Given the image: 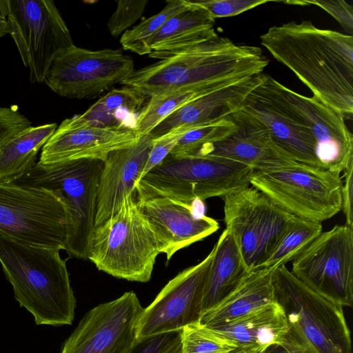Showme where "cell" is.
<instances>
[{
  "mask_svg": "<svg viewBox=\"0 0 353 353\" xmlns=\"http://www.w3.org/2000/svg\"><path fill=\"white\" fill-rule=\"evenodd\" d=\"M261 43L325 105L352 119L353 37L311 21L270 27Z\"/></svg>",
  "mask_w": 353,
  "mask_h": 353,
  "instance_id": "1",
  "label": "cell"
},
{
  "mask_svg": "<svg viewBox=\"0 0 353 353\" xmlns=\"http://www.w3.org/2000/svg\"><path fill=\"white\" fill-rule=\"evenodd\" d=\"M134 70L123 81L146 97L214 85H227L262 73L269 63L259 47L217 36L165 55Z\"/></svg>",
  "mask_w": 353,
  "mask_h": 353,
  "instance_id": "2",
  "label": "cell"
},
{
  "mask_svg": "<svg viewBox=\"0 0 353 353\" xmlns=\"http://www.w3.org/2000/svg\"><path fill=\"white\" fill-rule=\"evenodd\" d=\"M0 263L15 299L36 325L72 323L76 299L59 250L26 245L0 231Z\"/></svg>",
  "mask_w": 353,
  "mask_h": 353,
  "instance_id": "3",
  "label": "cell"
},
{
  "mask_svg": "<svg viewBox=\"0 0 353 353\" xmlns=\"http://www.w3.org/2000/svg\"><path fill=\"white\" fill-rule=\"evenodd\" d=\"M161 253L136 192L128 195L109 219L94 228L88 241L87 257L99 270L130 281H150Z\"/></svg>",
  "mask_w": 353,
  "mask_h": 353,
  "instance_id": "4",
  "label": "cell"
},
{
  "mask_svg": "<svg viewBox=\"0 0 353 353\" xmlns=\"http://www.w3.org/2000/svg\"><path fill=\"white\" fill-rule=\"evenodd\" d=\"M252 167L217 157L169 154L135 185L137 199L163 196L191 204L224 197L250 186Z\"/></svg>",
  "mask_w": 353,
  "mask_h": 353,
  "instance_id": "5",
  "label": "cell"
},
{
  "mask_svg": "<svg viewBox=\"0 0 353 353\" xmlns=\"http://www.w3.org/2000/svg\"><path fill=\"white\" fill-rule=\"evenodd\" d=\"M341 174L283 159L252 168L250 184L297 218L321 223L341 210Z\"/></svg>",
  "mask_w": 353,
  "mask_h": 353,
  "instance_id": "6",
  "label": "cell"
},
{
  "mask_svg": "<svg viewBox=\"0 0 353 353\" xmlns=\"http://www.w3.org/2000/svg\"><path fill=\"white\" fill-rule=\"evenodd\" d=\"M103 161L79 159L53 165L36 164L16 183L41 187L58 193L69 215L65 250L85 259L89 236L94 228L97 193Z\"/></svg>",
  "mask_w": 353,
  "mask_h": 353,
  "instance_id": "7",
  "label": "cell"
},
{
  "mask_svg": "<svg viewBox=\"0 0 353 353\" xmlns=\"http://www.w3.org/2000/svg\"><path fill=\"white\" fill-rule=\"evenodd\" d=\"M276 302L288 325L294 327L318 353H352L343 307L307 286L281 265L272 272Z\"/></svg>",
  "mask_w": 353,
  "mask_h": 353,
  "instance_id": "8",
  "label": "cell"
},
{
  "mask_svg": "<svg viewBox=\"0 0 353 353\" xmlns=\"http://www.w3.org/2000/svg\"><path fill=\"white\" fill-rule=\"evenodd\" d=\"M70 225L61 196L41 187L0 182V231L33 247L65 250Z\"/></svg>",
  "mask_w": 353,
  "mask_h": 353,
  "instance_id": "9",
  "label": "cell"
},
{
  "mask_svg": "<svg viewBox=\"0 0 353 353\" xmlns=\"http://www.w3.org/2000/svg\"><path fill=\"white\" fill-rule=\"evenodd\" d=\"M224 221L250 271L260 268L298 219L248 187L225 196Z\"/></svg>",
  "mask_w": 353,
  "mask_h": 353,
  "instance_id": "10",
  "label": "cell"
},
{
  "mask_svg": "<svg viewBox=\"0 0 353 353\" xmlns=\"http://www.w3.org/2000/svg\"><path fill=\"white\" fill-rule=\"evenodd\" d=\"M8 34L12 37L32 83H41L56 55L74 45L54 2L10 0Z\"/></svg>",
  "mask_w": 353,
  "mask_h": 353,
  "instance_id": "11",
  "label": "cell"
},
{
  "mask_svg": "<svg viewBox=\"0 0 353 353\" xmlns=\"http://www.w3.org/2000/svg\"><path fill=\"white\" fill-rule=\"evenodd\" d=\"M291 272L316 293L342 307L353 304V228L322 232L292 262Z\"/></svg>",
  "mask_w": 353,
  "mask_h": 353,
  "instance_id": "12",
  "label": "cell"
},
{
  "mask_svg": "<svg viewBox=\"0 0 353 353\" xmlns=\"http://www.w3.org/2000/svg\"><path fill=\"white\" fill-rule=\"evenodd\" d=\"M134 70L133 59L120 50H90L74 44L56 55L44 83L61 97L93 99Z\"/></svg>",
  "mask_w": 353,
  "mask_h": 353,
  "instance_id": "13",
  "label": "cell"
},
{
  "mask_svg": "<svg viewBox=\"0 0 353 353\" xmlns=\"http://www.w3.org/2000/svg\"><path fill=\"white\" fill-rule=\"evenodd\" d=\"M143 309L132 291L99 304L84 315L60 353H130Z\"/></svg>",
  "mask_w": 353,
  "mask_h": 353,
  "instance_id": "14",
  "label": "cell"
},
{
  "mask_svg": "<svg viewBox=\"0 0 353 353\" xmlns=\"http://www.w3.org/2000/svg\"><path fill=\"white\" fill-rule=\"evenodd\" d=\"M213 254L212 248L198 264L180 272L143 309L137 324V341L179 332L184 327L199 321L204 285Z\"/></svg>",
  "mask_w": 353,
  "mask_h": 353,
  "instance_id": "15",
  "label": "cell"
},
{
  "mask_svg": "<svg viewBox=\"0 0 353 353\" xmlns=\"http://www.w3.org/2000/svg\"><path fill=\"white\" fill-rule=\"evenodd\" d=\"M279 83L265 74L262 82L246 98L242 109L261 121L272 143L293 160L322 168L310 129L281 93Z\"/></svg>",
  "mask_w": 353,
  "mask_h": 353,
  "instance_id": "16",
  "label": "cell"
},
{
  "mask_svg": "<svg viewBox=\"0 0 353 353\" xmlns=\"http://www.w3.org/2000/svg\"><path fill=\"white\" fill-rule=\"evenodd\" d=\"M279 88L310 129L321 167L341 174L353 162V135L345 117L314 96L301 95L281 83Z\"/></svg>",
  "mask_w": 353,
  "mask_h": 353,
  "instance_id": "17",
  "label": "cell"
},
{
  "mask_svg": "<svg viewBox=\"0 0 353 353\" xmlns=\"http://www.w3.org/2000/svg\"><path fill=\"white\" fill-rule=\"evenodd\" d=\"M137 201L167 261L180 250L201 241L219 228L215 219L196 215L191 204L163 196L140 199Z\"/></svg>",
  "mask_w": 353,
  "mask_h": 353,
  "instance_id": "18",
  "label": "cell"
},
{
  "mask_svg": "<svg viewBox=\"0 0 353 353\" xmlns=\"http://www.w3.org/2000/svg\"><path fill=\"white\" fill-rule=\"evenodd\" d=\"M139 139L132 129L59 125L41 148L37 163L48 165L79 159L104 161L111 152L131 146Z\"/></svg>",
  "mask_w": 353,
  "mask_h": 353,
  "instance_id": "19",
  "label": "cell"
},
{
  "mask_svg": "<svg viewBox=\"0 0 353 353\" xmlns=\"http://www.w3.org/2000/svg\"><path fill=\"white\" fill-rule=\"evenodd\" d=\"M228 117L235 125L232 133L201 145L188 157H221L253 168L291 158L272 143L265 125L250 113L241 108Z\"/></svg>",
  "mask_w": 353,
  "mask_h": 353,
  "instance_id": "20",
  "label": "cell"
},
{
  "mask_svg": "<svg viewBox=\"0 0 353 353\" xmlns=\"http://www.w3.org/2000/svg\"><path fill=\"white\" fill-rule=\"evenodd\" d=\"M152 146L149 134L134 145L111 152L103 161L97 193L94 227L109 219L121 208L125 198L135 192L137 182Z\"/></svg>",
  "mask_w": 353,
  "mask_h": 353,
  "instance_id": "21",
  "label": "cell"
},
{
  "mask_svg": "<svg viewBox=\"0 0 353 353\" xmlns=\"http://www.w3.org/2000/svg\"><path fill=\"white\" fill-rule=\"evenodd\" d=\"M259 73L200 97L181 107L150 133L152 139L179 128L191 130L221 119L241 109L248 95L262 82Z\"/></svg>",
  "mask_w": 353,
  "mask_h": 353,
  "instance_id": "22",
  "label": "cell"
},
{
  "mask_svg": "<svg viewBox=\"0 0 353 353\" xmlns=\"http://www.w3.org/2000/svg\"><path fill=\"white\" fill-rule=\"evenodd\" d=\"M208 328L228 339L238 348L259 353L270 345L281 341L288 330V323L283 309L275 302L232 321Z\"/></svg>",
  "mask_w": 353,
  "mask_h": 353,
  "instance_id": "23",
  "label": "cell"
},
{
  "mask_svg": "<svg viewBox=\"0 0 353 353\" xmlns=\"http://www.w3.org/2000/svg\"><path fill=\"white\" fill-rule=\"evenodd\" d=\"M274 268H260L250 271L223 301L201 315L199 323L208 327H214L275 303L272 284Z\"/></svg>",
  "mask_w": 353,
  "mask_h": 353,
  "instance_id": "24",
  "label": "cell"
},
{
  "mask_svg": "<svg viewBox=\"0 0 353 353\" xmlns=\"http://www.w3.org/2000/svg\"><path fill=\"white\" fill-rule=\"evenodd\" d=\"M187 1L188 7L169 19L153 37L148 57L159 59L218 36L215 20L209 12L193 1Z\"/></svg>",
  "mask_w": 353,
  "mask_h": 353,
  "instance_id": "25",
  "label": "cell"
},
{
  "mask_svg": "<svg viewBox=\"0 0 353 353\" xmlns=\"http://www.w3.org/2000/svg\"><path fill=\"white\" fill-rule=\"evenodd\" d=\"M202 300V314L231 293L250 272L230 232L225 229L214 244Z\"/></svg>",
  "mask_w": 353,
  "mask_h": 353,
  "instance_id": "26",
  "label": "cell"
},
{
  "mask_svg": "<svg viewBox=\"0 0 353 353\" xmlns=\"http://www.w3.org/2000/svg\"><path fill=\"white\" fill-rule=\"evenodd\" d=\"M146 98L128 86L113 89L85 112L66 119L60 125L66 128L88 125L112 130L132 129L129 121H135Z\"/></svg>",
  "mask_w": 353,
  "mask_h": 353,
  "instance_id": "27",
  "label": "cell"
},
{
  "mask_svg": "<svg viewBox=\"0 0 353 353\" xmlns=\"http://www.w3.org/2000/svg\"><path fill=\"white\" fill-rule=\"evenodd\" d=\"M57 128V123L31 126L1 145L0 182H14L27 173Z\"/></svg>",
  "mask_w": 353,
  "mask_h": 353,
  "instance_id": "28",
  "label": "cell"
},
{
  "mask_svg": "<svg viewBox=\"0 0 353 353\" xmlns=\"http://www.w3.org/2000/svg\"><path fill=\"white\" fill-rule=\"evenodd\" d=\"M225 86L214 85L181 90L150 97L148 102L137 114L132 130L138 138L150 134L159 124L181 107Z\"/></svg>",
  "mask_w": 353,
  "mask_h": 353,
  "instance_id": "29",
  "label": "cell"
},
{
  "mask_svg": "<svg viewBox=\"0 0 353 353\" xmlns=\"http://www.w3.org/2000/svg\"><path fill=\"white\" fill-rule=\"evenodd\" d=\"M188 6L187 0L167 1L159 12L144 19L121 35L120 43L123 49L139 55H149L152 52L150 42L153 37L169 19L183 10Z\"/></svg>",
  "mask_w": 353,
  "mask_h": 353,
  "instance_id": "30",
  "label": "cell"
},
{
  "mask_svg": "<svg viewBox=\"0 0 353 353\" xmlns=\"http://www.w3.org/2000/svg\"><path fill=\"white\" fill-rule=\"evenodd\" d=\"M321 223L298 218L261 268L285 265L299 256L323 231Z\"/></svg>",
  "mask_w": 353,
  "mask_h": 353,
  "instance_id": "31",
  "label": "cell"
},
{
  "mask_svg": "<svg viewBox=\"0 0 353 353\" xmlns=\"http://www.w3.org/2000/svg\"><path fill=\"white\" fill-rule=\"evenodd\" d=\"M181 353H230L238 347L199 321L181 330Z\"/></svg>",
  "mask_w": 353,
  "mask_h": 353,
  "instance_id": "32",
  "label": "cell"
},
{
  "mask_svg": "<svg viewBox=\"0 0 353 353\" xmlns=\"http://www.w3.org/2000/svg\"><path fill=\"white\" fill-rule=\"evenodd\" d=\"M234 130L235 125L228 117L192 128L181 137L170 154L174 157H188L201 145L221 140Z\"/></svg>",
  "mask_w": 353,
  "mask_h": 353,
  "instance_id": "33",
  "label": "cell"
},
{
  "mask_svg": "<svg viewBox=\"0 0 353 353\" xmlns=\"http://www.w3.org/2000/svg\"><path fill=\"white\" fill-rule=\"evenodd\" d=\"M117 8L109 18L107 27L110 34L117 37L141 18L147 5L148 0L116 1Z\"/></svg>",
  "mask_w": 353,
  "mask_h": 353,
  "instance_id": "34",
  "label": "cell"
},
{
  "mask_svg": "<svg viewBox=\"0 0 353 353\" xmlns=\"http://www.w3.org/2000/svg\"><path fill=\"white\" fill-rule=\"evenodd\" d=\"M270 0H196L194 3L205 9L213 19L238 15Z\"/></svg>",
  "mask_w": 353,
  "mask_h": 353,
  "instance_id": "35",
  "label": "cell"
},
{
  "mask_svg": "<svg viewBox=\"0 0 353 353\" xmlns=\"http://www.w3.org/2000/svg\"><path fill=\"white\" fill-rule=\"evenodd\" d=\"M189 130L179 128L160 137L152 139V146L140 179L154 167L160 164L170 154L181 137Z\"/></svg>",
  "mask_w": 353,
  "mask_h": 353,
  "instance_id": "36",
  "label": "cell"
},
{
  "mask_svg": "<svg viewBox=\"0 0 353 353\" xmlns=\"http://www.w3.org/2000/svg\"><path fill=\"white\" fill-rule=\"evenodd\" d=\"M181 347V331L172 332L137 341L130 353H174Z\"/></svg>",
  "mask_w": 353,
  "mask_h": 353,
  "instance_id": "37",
  "label": "cell"
},
{
  "mask_svg": "<svg viewBox=\"0 0 353 353\" xmlns=\"http://www.w3.org/2000/svg\"><path fill=\"white\" fill-rule=\"evenodd\" d=\"M285 3L298 6L314 5L325 10L333 17L345 29L352 32L353 30V8L344 0L336 1H282Z\"/></svg>",
  "mask_w": 353,
  "mask_h": 353,
  "instance_id": "38",
  "label": "cell"
},
{
  "mask_svg": "<svg viewBox=\"0 0 353 353\" xmlns=\"http://www.w3.org/2000/svg\"><path fill=\"white\" fill-rule=\"evenodd\" d=\"M31 126V121L17 106H0V146Z\"/></svg>",
  "mask_w": 353,
  "mask_h": 353,
  "instance_id": "39",
  "label": "cell"
},
{
  "mask_svg": "<svg viewBox=\"0 0 353 353\" xmlns=\"http://www.w3.org/2000/svg\"><path fill=\"white\" fill-rule=\"evenodd\" d=\"M344 181L341 188V201L343 211L347 225L353 228V162L343 170Z\"/></svg>",
  "mask_w": 353,
  "mask_h": 353,
  "instance_id": "40",
  "label": "cell"
},
{
  "mask_svg": "<svg viewBox=\"0 0 353 353\" xmlns=\"http://www.w3.org/2000/svg\"><path fill=\"white\" fill-rule=\"evenodd\" d=\"M279 343L290 353H318L299 332L290 325Z\"/></svg>",
  "mask_w": 353,
  "mask_h": 353,
  "instance_id": "41",
  "label": "cell"
},
{
  "mask_svg": "<svg viewBox=\"0 0 353 353\" xmlns=\"http://www.w3.org/2000/svg\"><path fill=\"white\" fill-rule=\"evenodd\" d=\"M259 353H290L281 343H276L268 346Z\"/></svg>",
  "mask_w": 353,
  "mask_h": 353,
  "instance_id": "42",
  "label": "cell"
},
{
  "mask_svg": "<svg viewBox=\"0 0 353 353\" xmlns=\"http://www.w3.org/2000/svg\"><path fill=\"white\" fill-rule=\"evenodd\" d=\"M10 0H0V20L6 21L10 12Z\"/></svg>",
  "mask_w": 353,
  "mask_h": 353,
  "instance_id": "43",
  "label": "cell"
},
{
  "mask_svg": "<svg viewBox=\"0 0 353 353\" xmlns=\"http://www.w3.org/2000/svg\"><path fill=\"white\" fill-rule=\"evenodd\" d=\"M8 34L7 22L0 20V38Z\"/></svg>",
  "mask_w": 353,
  "mask_h": 353,
  "instance_id": "44",
  "label": "cell"
},
{
  "mask_svg": "<svg viewBox=\"0 0 353 353\" xmlns=\"http://www.w3.org/2000/svg\"><path fill=\"white\" fill-rule=\"evenodd\" d=\"M230 353H250V352H248V351H246L244 349L237 348L235 350H234Z\"/></svg>",
  "mask_w": 353,
  "mask_h": 353,
  "instance_id": "45",
  "label": "cell"
}]
</instances>
